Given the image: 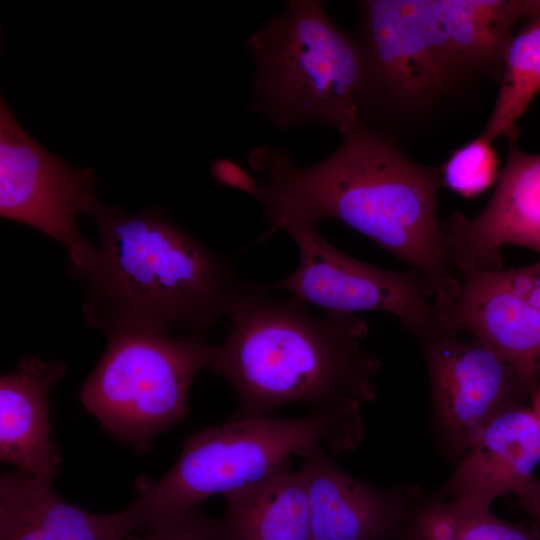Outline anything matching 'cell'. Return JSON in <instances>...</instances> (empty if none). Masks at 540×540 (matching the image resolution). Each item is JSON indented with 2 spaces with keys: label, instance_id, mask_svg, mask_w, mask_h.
<instances>
[{
  "label": "cell",
  "instance_id": "obj_25",
  "mask_svg": "<svg viewBox=\"0 0 540 540\" xmlns=\"http://www.w3.org/2000/svg\"><path fill=\"white\" fill-rule=\"evenodd\" d=\"M515 494L522 508L540 523V479L530 477Z\"/></svg>",
  "mask_w": 540,
  "mask_h": 540
},
{
  "label": "cell",
  "instance_id": "obj_4",
  "mask_svg": "<svg viewBox=\"0 0 540 540\" xmlns=\"http://www.w3.org/2000/svg\"><path fill=\"white\" fill-rule=\"evenodd\" d=\"M361 407L326 405L294 418H230L193 434L160 480H140L128 507L137 530L145 532L211 496L256 484L315 444L325 442L335 454L356 449L365 434Z\"/></svg>",
  "mask_w": 540,
  "mask_h": 540
},
{
  "label": "cell",
  "instance_id": "obj_19",
  "mask_svg": "<svg viewBox=\"0 0 540 540\" xmlns=\"http://www.w3.org/2000/svg\"><path fill=\"white\" fill-rule=\"evenodd\" d=\"M395 540H540V531L502 520L491 507L420 494Z\"/></svg>",
  "mask_w": 540,
  "mask_h": 540
},
{
  "label": "cell",
  "instance_id": "obj_17",
  "mask_svg": "<svg viewBox=\"0 0 540 540\" xmlns=\"http://www.w3.org/2000/svg\"><path fill=\"white\" fill-rule=\"evenodd\" d=\"M221 540H311L302 470L288 465L266 479L225 495Z\"/></svg>",
  "mask_w": 540,
  "mask_h": 540
},
{
  "label": "cell",
  "instance_id": "obj_11",
  "mask_svg": "<svg viewBox=\"0 0 540 540\" xmlns=\"http://www.w3.org/2000/svg\"><path fill=\"white\" fill-rule=\"evenodd\" d=\"M442 233L458 274L502 270L500 249L506 245L540 253V155L525 153L513 142L485 208L472 218L453 213Z\"/></svg>",
  "mask_w": 540,
  "mask_h": 540
},
{
  "label": "cell",
  "instance_id": "obj_6",
  "mask_svg": "<svg viewBox=\"0 0 540 540\" xmlns=\"http://www.w3.org/2000/svg\"><path fill=\"white\" fill-rule=\"evenodd\" d=\"M216 349L206 334H109L78 399L109 434L148 449L154 437L187 416L191 385Z\"/></svg>",
  "mask_w": 540,
  "mask_h": 540
},
{
  "label": "cell",
  "instance_id": "obj_14",
  "mask_svg": "<svg viewBox=\"0 0 540 540\" xmlns=\"http://www.w3.org/2000/svg\"><path fill=\"white\" fill-rule=\"evenodd\" d=\"M540 462V425L532 407H510L481 430L446 484L433 495L444 501L491 507L515 493Z\"/></svg>",
  "mask_w": 540,
  "mask_h": 540
},
{
  "label": "cell",
  "instance_id": "obj_18",
  "mask_svg": "<svg viewBox=\"0 0 540 540\" xmlns=\"http://www.w3.org/2000/svg\"><path fill=\"white\" fill-rule=\"evenodd\" d=\"M443 27L463 71L504 65L523 0H438Z\"/></svg>",
  "mask_w": 540,
  "mask_h": 540
},
{
  "label": "cell",
  "instance_id": "obj_8",
  "mask_svg": "<svg viewBox=\"0 0 540 540\" xmlns=\"http://www.w3.org/2000/svg\"><path fill=\"white\" fill-rule=\"evenodd\" d=\"M300 260L287 277L266 285L284 290L326 313L381 311L395 315L416 339L445 326L429 284L417 272L380 269L327 242L318 229L287 224Z\"/></svg>",
  "mask_w": 540,
  "mask_h": 540
},
{
  "label": "cell",
  "instance_id": "obj_13",
  "mask_svg": "<svg viewBox=\"0 0 540 540\" xmlns=\"http://www.w3.org/2000/svg\"><path fill=\"white\" fill-rule=\"evenodd\" d=\"M446 327L469 332L517 372L533 397L540 386V312L516 294L499 271H463Z\"/></svg>",
  "mask_w": 540,
  "mask_h": 540
},
{
  "label": "cell",
  "instance_id": "obj_10",
  "mask_svg": "<svg viewBox=\"0 0 540 540\" xmlns=\"http://www.w3.org/2000/svg\"><path fill=\"white\" fill-rule=\"evenodd\" d=\"M417 341L430 376L440 441L449 456L462 458L496 415L533 399L513 367L477 338L443 327Z\"/></svg>",
  "mask_w": 540,
  "mask_h": 540
},
{
  "label": "cell",
  "instance_id": "obj_24",
  "mask_svg": "<svg viewBox=\"0 0 540 540\" xmlns=\"http://www.w3.org/2000/svg\"><path fill=\"white\" fill-rule=\"evenodd\" d=\"M499 274L509 288L540 312V261L522 268L502 269Z\"/></svg>",
  "mask_w": 540,
  "mask_h": 540
},
{
  "label": "cell",
  "instance_id": "obj_2",
  "mask_svg": "<svg viewBox=\"0 0 540 540\" xmlns=\"http://www.w3.org/2000/svg\"><path fill=\"white\" fill-rule=\"evenodd\" d=\"M92 217L100 247L70 275L82 287L84 320L106 335L206 334L247 282L229 258L157 209L127 214L100 203Z\"/></svg>",
  "mask_w": 540,
  "mask_h": 540
},
{
  "label": "cell",
  "instance_id": "obj_1",
  "mask_svg": "<svg viewBox=\"0 0 540 540\" xmlns=\"http://www.w3.org/2000/svg\"><path fill=\"white\" fill-rule=\"evenodd\" d=\"M248 160L266 175L256 200L270 224L267 234L287 224L318 229L326 220H338L425 279L440 311L451 307L460 281L437 218L441 168L413 162L363 122L309 167H296L284 151L264 146L252 150Z\"/></svg>",
  "mask_w": 540,
  "mask_h": 540
},
{
  "label": "cell",
  "instance_id": "obj_16",
  "mask_svg": "<svg viewBox=\"0 0 540 540\" xmlns=\"http://www.w3.org/2000/svg\"><path fill=\"white\" fill-rule=\"evenodd\" d=\"M135 532L128 508L95 514L17 470L0 478V540H125Z\"/></svg>",
  "mask_w": 540,
  "mask_h": 540
},
{
  "label": "cell",
  "instance_id": "obj_5",
  "mask_svg": "<svg viewBox=\"0 0 540 540\" xmlns=\"http://www.w3.org/2000/svg\"><path fill=\"white\" fill-rule=\"evenodd\" d=\"M253 108L279 128L317 124L342 136L362 122L365 69L358 43L319 0H291L252 34Z\"/></svg>",
  "mask_w": 540,
  "mask_h": 540
},
{
  "label": "cell",
  "instance_id": "obj_9",
  "mask_svg": "<svg viewBox=\"0 0 540 540\" xmlns=\"http://www.w3.org/2000/svg\"><path fill=\"white\" fill-rule=\"evenodd\" d=\"M91 168L75 169L40 146L0 100V216L28 225L62 245L69 274L84 270L96 248L80 233L79 213L100 204Z\"/></svg>",
  "mask_w": 540,
  "mask_h": 540
},
{
  "label": "cell",
  "instance_id": "obj_3",
  "mask_svg": "<svg viewBox=\"0 0 540 540\" xmlns=\"http://www.w3.org/2000/svg\"><path fill=\"white\" fill-rule=\"evenodd\" d=\"M296 296L275 299L247 281L209 368L233 388L231 418L264 416L295 402L314 408L373 401L380 360L363 347L368 325L355 314H311Z\"/></svg>",
  "mask_w": 540,
  "mask_h": 540
},
{
  "label": "cell",
  "instance_id": "obj_7",
  "mask_svg": "<svg viewBox=\"0 0 540 540\" xmlns=\"http://www.w3.org/2000/svg\"><path fill=\"white\" fill-rule=\"evenodd\" d=\"M365 103L394 110L431 105L463 71L442 24L438 0L361 3Z\"/></svg>",
  "mask_w": 540,
  "mask_h": 540
},
{
  "label": "cell",
  "instance_id": "obj_20",
  "mask_svg": "<svg viewBox=\"0 0 540 540\" xmlns=\"http://www.w3.org/2000/svg\"><path fill=\"white\" fill-rule=\"evenodd\" d=\"M527 20L508 46L501 87L481 133L490 141L504 136L515 142L517 124L540 92V16Z\"/></svg>",
  "mask_w": 540,
  "mask_h": 540
},
{
  "label": "cell",
  "instance_id": "obj_23",
  "mask_svg": "<svg viewBox=\"0 0 540 540\" xmlns=\"http://www.w3.org/2000/svg\"><path fill=\"white\" fill-rule=\"evenodd\" d=\"M209 171L213 180L222 186L241 191L255 199L260 192L261 182L231 159L214 160Z\"/></svg>",
  "mask_w": 540,
  "mask_h": 540
},
{
  "label": "cell",
  "instance_id": "obj_22",
  "mask_svg": "<svg viewBox=\"0 0 540 540\" xmlns=\"http://www.w3.org/2000/svg\"><path fill=\"white\" fill-rule=\"evenodd\" d=\"M125 540H221L218 521L209 517L202 505L192 507L145 531L128 535Z\"/></svg>",
  "mask_w": 540,
  "mask_h": 540
},
{
  "label": "cell",
  "instance_id": "obj_15",
  "mask_svg": "<svg viewBox=\"0 0 540 540\" xmlns=\"http://www.w3.org/2000/svg\"><path fill=\"white\" fill-rule=\"evenodd\" d=\"M67 369L63 361L29 355L0 378V459L35 483L53 485L61 464L49 394Z\"/></svg>",
  "mask_w": 540,
  "mask_h": 540
},
{
  "label": "cell",
  "instance_id": "obj_12",
  "mask_svg": "<svg viewBox=\"0 0 540 540\" xmlns=\"http://www.w3.org/2000/svg\"><path fill=\"white\" fill-rule=\"evenodd\" d=\"M311 540H395L420 495L415 487L380 489L343 471L315 444L302 456Z\"/></svg>",
  "mask_w": 540,
  "mask_h": 540
},
{
  "label": "cell",
  "instance_id": "obj_21",
  "mask_svg": "<svg viewBox=\"0 0 540 540\" xmlns=\"http://www.w3.org/2000/svg\"><path fill=\"white\" fill-rule=\"evenodd\" d=\"M491 142L480 135L454 150L441 167L443 184L463 197L476 196L490 187L499 164Z\"/></svg>",
  "mask_w": 540,
  "mask_h": 540
},
{
  "label": "cell",
  "instance_id": "obj_26",
  "mask_svg": "<svg viewBox=\"0 0 540 540\" xmlns=\"http://www.w3.org/2000/svg\"><path fill=\"white\" fill-rule=\"evenodd\" d=\"M539 425H540V422H539Z\"/></svg>",
  "mask_w": 540,
  "mask_h": 540
}]
</instances>
